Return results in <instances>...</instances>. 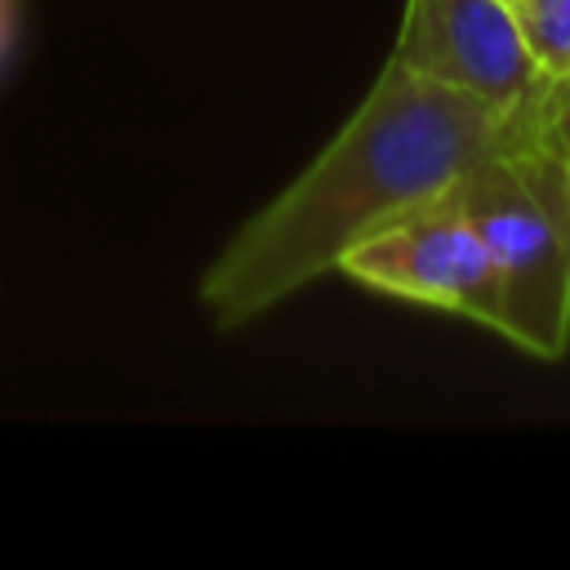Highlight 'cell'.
Instances as JSON below:
<instances>
[{
    "mask_svg": "<svg viewBox=\"0 0 570 570\" xmlns=\"http://www.w3.org/2000/svg\"><path fill=\"white\" fill-rule=\"evenodd\" d=\"M543 107L548 98L525 111H499L387 58L321 156L209 263L200 281L205 312L214 325L236 330L316 276L338 272L343 254L365 236L450 200V191L530 129Z\"/></svg>",
    "mask_w": 570,
    "mask_h": 570,
    "instance_id": "obj_1",
    "label": "cell"
},
{
    "mask_svg": "<svg viewBox=\"0 0 570 570\" xmlns=\"http://www.w3.org/2000/svg\"><path fill=\"white\" fill-rule=\"evenodd\" d=\"M450 200L490 249L499 334L525 356L561 361L570 347V156L548 134V107Z\"/></svg>",
    "mask_w": 570,
    "mask_h": 570,
    "instance_id": "obj_2",
    "label": "cell"
},
{
    "mask_svg": "<svg viewBox=\"0 0 570 570\" xmlns=\"http://www.w3.org/2000/svg\"><path fill=\"white\" fill-rule=\"evenodd\" d=\"M392 62L499 111H525L548 98V76L508 0H405Z\"/></svg>",
    "mask_w": 570,
    "mask_h": 570,
    "instance_id": "obj_3",
    "label": "cell"
},
{
    "mask_svg": "<svg viewBox=\"0 0 570 570\" xmlns=\"http://www.w3.org/2000/svg\"><path fill=\"white\" fill-rule=\"evenodd\" d=\"M338 272L365 289L445 307L485 330H499V276L490 249L454 200L365 236L343 254Z\"/></svg>",
    "mask_w": 570,
    "mask_h": 570,
    "instance_id": "obj_4",
    "label": "cell"
},
{
    "mask_svg": "<svg viewBox=\"0 0 570 570\" xmlns=\"http://www.w3.org/2000/svg\"><path fill=\"white\" fill-rule=\"evenodd\" d=\"M517 27L548 76V85L570 76V0H512Z\"/></svg>",
    "mask_w": 570,
    "mask_h": 570,
    "instance_id": "obj_5",
    "label": "cell"
},
{
    "mask_svg": "<svg viewBox=\"0 0 570 570\" xmlns=\"http://www.w3.org/2000/svg\"><path fill=\"white\" fill-rule=\"evenodd\" d=\"M548 134L570 156V98H552L548 94Z\"/></svg>",
    "mask_w": 570,
    "mask_h": 570,
    "instance_id": "obj_6",
    "label": "cell"
},
{
    "mask_svg": "<svg viewBox=\"0 0 570 570\" xmlns=\"http://www.w3.org/2000/svg\"><path fill=\"white\" fill-rule=\"evenodd\" d=\"M548 94H552V98H570V76L557 80V85H548Z\"/></svg>",
    "mask_w": 570,
    "mask_h": 570,
    "instance_id": "obj_7",
    "label": "cell"
},
{
    "mask_svg": "<svg viewBox=\"0 0 570 570\" xmlns=\"http://www.w3.org/2000/svg\"><path fill=\"white\" fill-rule=\"evenodd\" d=\"M508 4H512V0H508Z\"/></svg>",
    "mask_w": 570,
    "mask_h": 570,
    "instance_id": "obj_8",
    "label": "cell"
}]
</instances>
